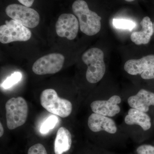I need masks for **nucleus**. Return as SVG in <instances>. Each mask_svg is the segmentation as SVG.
Returning a JSON list of instances; mask_svg holds the SVG:
<instances>
[{"label": "nucleus", "mask_w": 154, "mask_h": 154, "mask_svg": "<svg viewBox=\"0 0 154 154\" xmlns=\"http://www.w3.org/2000/svg\"><path fill=\"white\" fill-rule=\"evenodd\" d=\"M72 9L78 17L82 32L90 36L99 33L101 30L102 18L89 9L85 1L76 0L73 3Z\"/></svg>", "instance_id": "1"}, {"label": "nucleus", "mask_w": 154, "mask_h": 154, "mask_svg": "<svg viewBox=\"0 0 154 154\" xmlns=\"http://www.w3.org/2000/svg\"><path fill=\"white\" fill-rule=\"evenodd\" d=\"M104 59L103 51L97 48H90L83 54L82 60L88 66L86 76L89 83L98 82L104 77L106 70Z\"/></svg>", "instance_id": "2"}, {"label": "nucleus", "mask_w": 154, "mask_h": 154, "mask_svg": "<svg viewBox=\"0 0 154 154\" xmlns=\"http://www.w3.org/2000/svg\"><path fill=\"white\" fill-rule=\"evenodd\" d=\"M7 125L10 130H14L23 125L27 120L28 107L26 100L22 97L9 99L5 105Z\"/></svg>", "instance_id": "3"}, {"label": "nucleus", "mask_w": 154, "mask_h": 154, "mask_svg": "<svg viewBox=\"0 0 154 154\" xmlns=\"http://www.w3.org/2000/svg\"><path fill=\"white\" fill-rule=\"evenodd\" d=\"M40 101L45 109L62 118L68 117L72 110L71 102L59 97L54 89H48L42 91L40 95Z\"/></svg>", "instance_id": "4"}, {"label": "nucleus", "mask_w": 154, "mask_h": 154, "mask_svg": "<svg viewBox=\"0 0 154 154\" xmlns=\"http://www.w3.org/2000/svg\"><path fill=\"white\" fill-rule=\"evenodd\" d=\"M5 12L11 19L27 28H34L39 24V14L37 11L30 7L12 4L6 8Z\"/></svg>", "instance_id": "5"}, {"label": "nucleus", "mask_w": 154, "mask_h": 154, "mask_svg": "<svg viewBox=\"0 0 154 154\" xmlns=\"http://www.w3.org/2000/svg\"><path fill=\"white\" fill-rule=\"evenodd\" d=\"M31 31L27 27L12 19L0 27V42L8 44L14 42H25L31 38Z\"/></svg>", "instance_id": "6"}, {"label": "nucleus", "mask_w": 154, "mask_h": 154, "mask_svg": "<svg viewBox=\"0 0 154 154\" xmlns=\"http://www.w3.org/2000/svg\"><path fill=\"white\" fill-rule=\"evenodd\" d=\"M65 57L60 53H51L39 58L33 63L32 71L35 74H54L61 69Z\"/></svg>", "instance_id": "7"}, {"label": "nucleus", "mask_w": 154, "mask_h": 154, "mask_svg": "<svg viewBox=\"0 0 154 154\" xmlns=\"http://www.w3.org/2000/svg\"><path fill=\"white\" fill-rule=\"evenodd\" d=\"M79 23L74 15L70 14L61 15L56 24L57 34L60 37H65L73 40L76 37Z\"/></svg>", "instance_id": "8"}, {"label": "nucleus", "mask_w": 154, "mask_h": 154, "mask_svg": "<svg viewBox=\"0 0 154 154\" xmlns=\"http://www.w3.org/2000/svg\"><path fill=\"white\" fill-rule=\"evenodd\" d=\"M121 101V97L118 95H113L107 100H96L91 103V110L94 113L113 117L121 111L119 105Z\"/></svg>", "instance_id": "9"}, {"label": "nucleus", "mask_w": 154, "mask_h": 154, "mask_svg": "<svg viewBox=\"0 0 154 154\" xmlns=\"http://www.w3.org/2000/svg\"><path fill=\"white\" fill-rule=\"evenodd\" d=\"M88 126L94 132L104 131L113 134L117 131L115 121L108 116L93 113L88 119Z\"/></svg>", "instance_id": "10"}, {"label": "nucleus", "mask_w": 154, "mask_h": 154, "mask_svg": "<svg viewBox=\"0 0 154 154\" xmlns=\"http://www.w3.org/2000/svg\"><path fill=\"white\" fill-rule=\"evenodd\" d=\"M128 103L131 108L147 113L151 106H154V93L141 89L136 95L129 97Z\"/></svg>", "instance_id": "11"}, {"label": "nucleus", "mask_w": 154, "mask_h": 154, "mask_svg": "<svg viewBox=\"0 0 154 154\" xmlns=\"http://www.w3.org/2000/svg\"><path fill=\"white\" fill-rule=\"evenodd\" d=\"M142 30L134 31L131 35V39L137 45L147 44L154 33L153 23L148 17H144L140 23Z\"/></svg>", "instance_id": "12"}, {"label": "nucleus", "mask_w": 154, "mask_h": 154, "mask_svg": "<svg viewBox=\"0 0 154 154\" xmlns=\"http://www.w3.org/2000/svg\"><path fill=\"white\" fill-rule=\"evenodd\" d=\"M154 65V55L151 54L140 59L128 60L124 65V69L130 75H141L146 70Z\"/></svg>", "instance_id": "13"}, {"label": "nucleus", "mask_w": 154, "mask_h": 154, "mask_svg": "<svg viewBox=\"0 0 154 154\" xmlns=\"http://www.w3.org/2000/svg\"><path fill=\"white\" fill-rule=\"evenodd\" d=\"M124 120L126 124L130 125H137L144 131L149 130L152 126L151 119L148 114L134 108L129 109Z\"/></svg>", "instance_id": "14"}, {"label": "nucleus", "mask_w": 154, "mask_h": 154, "mask_svg": "<svg viewBox=\"0 0 154 154\" xmlns=\"http://www.w3.org/2000/svg\"><path fill=\"white\" fill-rule=\"evenodd\" d=\"M72 136L69 131L63 127H60L57 133L54 149L55 154H63L68 151L72 145Z\"/></svg>", "instance_id": "15"}, {"label": "nucleus", "mask_w": 154, "mask_h": 154, "mask_svg": "<svg viewBox=\"0 0 154 154\" xmlns=\"http://www.w3.org/2000/svg\"><path fill=\"white\" fill-rule=\"evenodd\" d=\"M58 121V118L55 116H51L42 124L40 132L42 134H45L51 130L55 127Z\"/></svg>", "instance_id": "16"}, {"label": "nucleus", "mask_w": 154, "mask_h": 154, "mask_svg": "<svg viewBox=\"0 0 154 154\" xmlns=\"http://www.w3.org/2000/svg\"><path fill=\"white\" fill-rule=\"evenodd\" d=\"M113 25L116 28L131 30L136 26L135 23L131 20L124 19H114Z\"/></svg>", "instance_id": "17"}, {"label": "nucleus", "mask_w": 154, "mask_h": 154, "mask_svg": "<svg viewBox=\"0 0 154 154\" xmlns=\"http://www.w3.org/2000/svg\"><path fill=\"white\" fill-rule=\"evenodd\" d=\"M22 78V74L19 72H16L8 77L2 83V87L4 89L11 88L14 85L20 82Z\"/></svg>", "instance_id": "18"}, {"label": "nucleus", "mask_w": 154, "mask_h": 154, "mask_svg": "<svg viewBox=\"0 0 154 154\" xmlns=\"http://www.w3.org/2000/svg\"><path fill=\"white\" fill-rule=\"evenodd\" d=\"M28 154H48L47 151L43 145L37 143L30 147Z\"/></svg>", "instance_id": "19"}, {"label": "nucleus", "mask_w": 154, "mask_h": 154, "mask_svg": "<svg viewBox=\"0 0 154 154\" xmlns=\"http://www.w3.org/2000/svg\"><path fill=\"white\" fill-rule=\"evenodd\" d=\"M137 152L138 154H154V146L142 145L137 148Z\"/></svg>", "instance_id": "20"}, {"label": "nucleus", "mask_w": 154, "mask_h": 154, "mask_svg": "<svg viewBox=\"0 0 154 154\" xmlns=\"http://www.w3.org/2000/svg\"><path fill=\"white\" fill-rule=\"evenodd\" d=\"M141 77L145 80L154 79V65L144 72Z\"/></svg>", "instance_id": "21"}, {"label": "nucleus", "mask_w": 154, "mask_h": 154, "mask_svg": "<svg viewBox=\"0 0 154 154\" xmlns=\"http://www.w3.org/2000/svg\"><path fill=\"white\" fill-rule=\"evenodd\" d=\"M23 5L30 7L33 5L34 0H18Z\"/></svg>", "instance_id": "22"}, {"label": "nucleus", "mask_w": 154, "mask_h": 154, "mask_svg": "<svg viewBox=\"0 0 154 154\" xmlns=\"http://www.w3.org/2000/svg\"><path fill=\"white\" fill-rule=\"evenodd\" d=\"M4 134V129L2 123H0V137H2Z\"/></svg>", "instance_id": "23"}, {"label": "nucleus", "mask_w": 154, "mask_h": 154, "mask_svg": "<svg viewBox=\"0 0 154 154\" xmlns=\"http://www.w3.org/2000/svg\"><path fill=\"white\" fill-rule=\"evenodd\" d=\"M125 1H126L127 2H131L134 1V0H125Z\"/></svg>", "instance_id": "24"}, {"label": "nucleus", "mask_w": 154, "mask_h": 154, "mask_svg": "<svg viewBox=\"0 0 154 154\" xmlns=\"http://www.w3.org/2000/svg\"><path fill=\"white\" fill-rule=\"evenodd\" d=\"M153 30H154V22L153 23Z\"/></svg>", "instance_id": "25"}]
</instances>
